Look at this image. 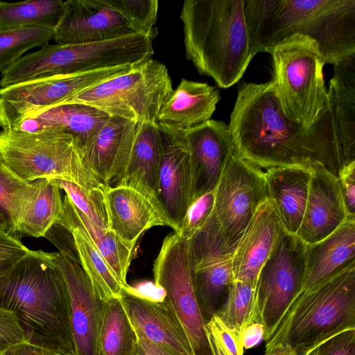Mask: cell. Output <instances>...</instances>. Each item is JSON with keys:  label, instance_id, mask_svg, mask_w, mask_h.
I'll return each mask as SVG.
<instances>
[{"label": "cell", "instance_id": "38", "mask_svg": "<svg viewBox=\"0 0 355 355\" xmlns=\"http://www.w3.org/2000/svg\"><path fill=\"white\" fill-rule=\"evenodd\" d=\"M118 12L133 27L137 33L156 34L154 26L157 21V0H103Z\"/></svg>", "mask_w": 355, "mask_h": 355}, {"label": "cell", "instance_id": "32", "mask_svg": "<svg viewBox=\"0 0 355 355\" xmlns=\"http://www.w3.org/2000/svg\"><path fill=\"white\" fill-rule=\"evenodd\" d=\"M137 343L136 331L120 298L107 301L98 329L97 355H135Z\"/></svg>", "mask_w": 355, "mask_h": 355}, {"label": "cell", "instance_id": "23", "mask_svg": "<svg viewBox=\"0 0 355 355\" xmlns=\"http://www.w3.org/2000/svg\"><path fill=\"white\" fill-rule=\"evenodd\" d=\"M137 122L110 116L108 121L83 148L86 164L107 186L122 173L129 157Z\"/></svg>", "mask_w": 355, "mask_h": 355}, {"label": "cell", "instance_id": "34", "mask_svg": "<svg viewBox=\"0 0 355 355\" xmlns=\"http://www.w3.org/2000/svg\"><path fill=\"white\" fill-rule=\"evenodd\" d=\"M35 188V181L22 180L0 158V212L8 223L10 234L17 232L19 220Z\"/></svg>", "mask_w": 355, "mask_h": 355}, {"label": "cell", "instance_id": "17", "mask_svg": "<svg viewBox=\"0 0 355 355\" xmlns=\"http://www.w3.org/2000/svg\"><path fill=\"white\" fill-rule=\"evenodd\" d=\"M134 33L133 27L103 0H67L53 40L58 44H78Z\"/></svg>", "mask_w": 355, "mask_h": 355}, {"label": "cell", "instance_id": "35", "mask_svg": "<svg viewBox=\"0 0 355 355\" xmlns=\"http://www.w3.org/2000/svg\"><path fill=\"white\" fill-rule=\"evenodd\" d=\"M255 286L234 280L225 300L214 313L228 328L239 336L248 324L254 320L259 321L257 312Z\"/></svg>", "mask_w": 355, "mask_h": 355}, {"label": "cell", "instance_id": "44", "mask_svg": "<svg viewBox=\"0 0 355 355\" xmlns=\"http://www.w3.org/2000/svg\"><path fill=\"white\" fill-rule=\"evenodd\" d=\"M337 179L348 218L355 220V161L345 165Z\"/></svg>", "mask_w": 355, "mask_h": 355}, {"label": "cell", "instance_id": "50", "mask_svg": "<svg viewBox=\"0 0 355 355\" xmlns=\"http://www.w3.org/2000/svg\"><path fill=\"white\" fill-rule=\"evenodd\" d=\"M0 231H7L9 232V225L7 220L0 212Z\"/></svg>", "mask_w": 355, "mask_h": 355}, {"label": "cell", "instance_id": "26", "mask_svg": "<svg viewBox=\"0 0 355 355\" xmlns=\"http://www.w3.org/2000/svg\"><path fill=\"white\" fill-rule=\"evenodd\" d=\"M219 101L216 87L182 78L162 105L157 123L182 130L193 128L211 119Z\"/></svg>", "mask_w": 355, "mask_h": 355}, {"label": "cell", "instance_id": "9", "mask_svg": "<svg viewBox=\"0 0 355 355\" xmlns=\"http://www.w3.org/2000/svg\"><path fill=\"white\" fill-rule=\"evenodd\" d=\"M173 91L166 66L150 58L125 73L81 92L62 104H83L110 116L137 123H157V114Z\"/></svg>", "mask_w": 355, "mask_h": 355}, {"label": "cell", "instance_id": "42", "mask_svg": "<svg viewBox=\"0 0 355 355\" xmlns=\"http://www.w3.org/2000/svg\"><path fill=\"white\" fill-rule=\"evenodd\" d=\"M26 342L13 311L0 306V353L9 347Z\"/></svg>", "mask_w": 355, "mask_h": 355}, {"label": "cell", "instance_id": "33", "mask_svg": "<svg viewBox=\"0 0 355 355\" xmlns=\"http://www.w3.org/2000/svg\"><path fill=\"white\" fill-rule=\"evenodd\" d=\"M64 7L62 0L0 1V31L29 26L55 28Z\"/></svg>", "mask_w": 355, "mask_h": 355}, {"label": "cell", "instance_id": "10", "mask_svg": "<svg viewBox=\"0 0 355 355\" xmlns=\"http://www.w3.org/2000/svg\"><path fill=\"white\" fill-rule=\"evenodd\" d=\"M153 271L154 284L164 290V297L186 331L194 355H212L193 282L190 239L175 232L166 236Z\"/></svg>", "mask_w": 355, "mask_h": 355}, {"label": "cell", "instance_id": "41", "mask_svg": "<svg viewBox=\"0 0 355 355\" xmlns=\"http://www.w3.org/2000/svg\"><path fill=\"white\" fill-rule=\"evenodd\" d=\"M206 327L218 339L228 355L243 354L244 348L241 336L228 328L216 314L212 315L207 321Z\"/></svg>", "mask_w": 355, "mask_h": 355}, {"label": "cell", "instance_id": "46", "mask_svg": "<svg viewBox=\"0 0 355 355\" xmlns=\"http://www.w3.org/2000/svg\"><path fill=\"white\" fill-rule=\"evenodd\" d=\"M0 355H64L55 351L23 342L0 353Z\"/></svg>", "mask_w": 355, "mask_h": 355}, {"label": "cell", "instance_id": "6", "mask_svg": "<svg viewBox=\"0 0 355 355\" xmlns=\"http://www.w3.org/2000/svg\"><path fill=\"white\" fill-rule=\"evenodd\" d=\"M156 34L134 33L110 40L47 44L22 56L1 75L8 87L21 83L123 65H135L153 55Z\"/></svg>", "mask_w": 355, "mask_h": 355}, {"label": "cell", "instance_id": "12", "mask_svg": "<svg viewBox=\"0 0 355 355\" xmlns=\"http://www.w3.org/2000/svg\"><path fill=\"white\" fill-rule=\"evenodd\" d=\"M268 198L264 171L234 151L215 189L211 215L230 248L234 250L257 209Z\"/></svg>", "mask_w": 355, "mask_h": 355}, {"label": "cell", "instance_id": "40", "mask_svg": "<svg viewBox=\"0 0 355 355\" xmlns=\"http://www.w3.org/2000/svg\"><path fill=\"white\" fill-rule=\"evenodd\" d=\"M31 251L10 232L0 231V278L7 275Z\"/></svg>", "mask_w": 355, "mask_h": 355}, {"label": "cell", "instance_id": "45", "mask_svg": "<svg viewBox=\"0 0 355 355\" xmlns=\"http://www.w3.org/2000/svg\"><path fill=\"white\" fill-rule=\"evenodd\" d=\"M264 327L261 322L254 320L248 324L241 332V342L244 349L253 347L263 340Z\"/></svg>", "mask_w": 355, "mask_h": 355}, {"label": "cell", "instance_id": "48", "mask_svg": "<svg viewBox=\"0 0 355 355\" xmlns=\"http://www.w3.org/2000/svg\"><path fill=\"white\" fill-rule=\"evenodd\" d=\"M311 354H300L288 346L276 345L266 348L264 355H310Z\"/></svg>", "mask_w": 355, "mask_h": 355}, {"label": "cell", "instance_id": "1", "mask_svg": "<svg viewBox=\"0 0 355 355\" xmlns=\"http://www.w3.org/2000/svg\"><path fill=\"white\" fill-rule=\"evenodd\" d=\"M327 90V105L307 127L284 114L271 81L242 83L228 125L236 153L263 171L320 166L337 177L355 161L354 65L334 64Z\"/></svg>", "mask_w": 355, "mask_h": 355}, {"label": "cell", "instance_id": "5", "mask_svg": "<svg viewBox=\"0 0 355 355\" xmlns=\"http://www.w3.org/2000/svg\"><path fill=\"white\" fill-rule=\"evenodd\" d=\"M352 329H355V261L302 291L266 341V348L283 345L300 354H311L327 340Z\"/></svg>", "mask_w": 355, "mask_h": 355}, {"label": "cell", "instance_id": "7", "mask_svg": "<svg viewBox=\"0 0 355 355\" xmlns=\"http://www.w3.org/2000/svg\"><path fill=\"white\" fill-rule=\"evenodd\" d=\"M0 158L20 179L32 182L51 178L73 182L88 191L104 190L84 159L73 136L61 132H0Z\"/></svg>", "mask_w": 355, "mask_h": 355}, {"label": "cell", "instance_id": "16", "mask_svg": "<svg viewBox=\"0 0 355 355\" xmlns=\"http://www.w3.org/2000/svg\"><path fill=\"white\" fill-rule=\"evenodd\" d=\"M60 270L70 299L71 326L76 355H97V338L106 302L95 293L76 260L62 252H46Z\"/></svg>", "mask_w": 355, "mask_h": 355}, {"label": "cell", "instance_id": "27", "mask_svg": "<svg viewBox=\"0 0 355 355\" xmlns=\"http://www.w3.org/2000/svg\"><path fill=\"white\" fill-rule=\"evenodd\" d=\"M355 261V220L347 219L331 234L306 245L302 291L308 289Z\"/></svg>", "mask_w": 355, "mask_h": 355}, {"label": "cell", "instance_id": "25", "mask_svg": "<svg viewBox=\"0 0 355 355\" xmlns=\"http://www.w3.org/2000/svg\"><path fill=\"white\" fill-rule=\"evenodd\" d=\"M109 118V114L94 107L67 103L49 108L25 119L10 128L29 132H64L77 139L83 148Z\"/></svg>", "mask_w": 355, "mask_h": 355}, {"label": "cell", "instance_id": "47", "mask_svg": "<svg viewBox=\"0 0 355 355\" xmlns=\"http://www.w3.org/2000/svg\"><path fill=\"white\" fill-rule=\"evenodd\" d=\"M137 336L135 355H171L160 346L155 344L145 337Z\"/></svg>", "mask_w": 355, "mask_h": 355}, {"label": "cell", "instance_id": "11", "mask_svg": "<svg viewBox=\"0 0 355 355\" xmlns=\"http://www.w3.org/2000/svg\"><path fill=\"white\" fill-rule=\"evenodd\" d=\"M306 245L297 235L283 230L259 271L255 286L256 306L264 327L265 341L302 291Z\"/></svg>", "mask_w": 355, "mask_h": 355}, {"label": "cell", "instance_id": "22", "mask_svg": "<svg viewBox=\"0 0 355 355\" xmlns=\"http://www.w3.org/2000/svg\"><path fill=\"white\" fill-rule=\"evenodd\" d=\"M283 230L275 205L268 198L258 207L234 250V280L256 286L259 271Z\"/></svg>", "mask_w": 355, "mask_h": 355}, {"label": "cell", "instance_id": "20", "mask_svg": "<svg viewBox=\"0 0 355 355\" xmlns=\"http://www.w3.org/2000/svg\"><path fill=\"white\" fill-rule=\"evenodd\" d=\"M104 200L110 230L131 248L148 230L172 225L159 205L138 191L122 185L108 186Z\"/></svg>", "mask_w": 355, "mask_h": 355}, {"label": "cell", "instance_id": "3", "mask_svg": "<svg viewBox=\"0 0 355 355\" xmlns=\"http://www.w3.org/2000/svg\"><path fill=\"white\" fill-rule=\"evenodd\" d=\"M0 306L14 312L26 342L76 355L67 285L45 252L31 250L0 278Z\"/></svg>", "mask_w": 355, "mask_h": 355}, {"label": "cell", "instance_id": "30", "mask_svg": "<svg viewBox=\"0 0 355 355\" xmlns=\"http://www.w3.org/2000/svg\"><path fill=\"white\" fill-rule=\"evenodd\" d=\"M64 228L71 234L78 262L96 294L105 302L120 298L124 287L87 233L78 226L67 225Z\"/></svg>", "mask_w": 355, "mask_h": 355}, {"label": "cell", "instance_id": "15", "mask_svg": "<svg viewBox=\"0 0 355 355\" xmlns=\"http://www.w3.org/2000/svg\"><path fill=\"white\" fill-rule=\"evenodd\" d=\"M157 125L162 145L157 174V200L172 229L177 232L193 200L191 156L184 130Z\"/></svg>", "mask_w": 355, "mask_h": 355}, {"label": "cell", "instance_id": "19", "mask_svg": "<svg viewBox=\"0 0 355 355\" xmlns=\"http://www.w3.org/2000/svg\"><path fill=\"white\" fill-rule=\"evenodd\" d=\"M184 132L191 160L194 200L216 189L235 148L224 121L209 119Z\"/></svg>", "mask_w": 355, "mask_h": 355}, {"label": "cell", "instance_id": "24", "mask_svg": "<svg viewBox=\"0 0 355 355\" xmlns=\"http://www.w3.org/2000/svg\"><path fill=\"white\" fill-rule=\"evenodd\" d=\"M162 150L157 123H137L127 163L111 186L132 187L160 206L157 196V184Z\"/></svg>", "mask_w": 355, "mask_h": 355}, {"label": "cell", "instance_id": "37", "mask_svg": "<svg viewBox=\"0 0 355 355\" xmlns=\"http://www.w3.org/2000/svg\"><path fill=\"white\" fill-rule=\"evenodd\" d=\"M71 203L99 227L110 230L104 190L88 191L66 180L55 179Z\"/></svg>", "mask_w": 355, "mask_h": 355}, {"label": "cell", "instance_id": "8", "mask_svg": "<svg viewBox=\"0 0 355 355\" xmlns=\"http://www.w3.org/2000/svg\"><path fill=\"white\" fill-rule=\"evenodd\" d=\"M273 60V84L281 107L289 119L313 125L329 101L325 87V62L317 42L294 34L268 49Z\"/></svg>", "mask_w": 355, "mask_h": 355}, {"label": "cell", "instance_id": "4", "mask_svg": "<svg viewBox=\"0 0 355 355\" xmlns=\"http://www.w3.org/2000/svg\"><path fill=\"white\" fill-rule=\"evenodd\" d=\"M180 19L186 57L199 73L223 89L239 82L254 57L243 0H186Z\"/></svg>", "mask_w": 355, "mask_h": 355}, {"label": "cell", "instance_id": "2", "mask_svg": "<svg viewBox=\"0 0 355 355\" xmlns=\"http://www.w3.org/2000/svg\"><path fill=\"white\" fill-rule=\"evenodd\" d=\"M254 56L294 34L315 40L325 64L355 55V0H243Z\"/></svg>", "mask_w": 355, "mask_h": 355}, {"label": "cell", "instance_id": "31", "mask_svg": "<svg viewBox=\"0 0 355 355\" xmlns=\"http://www.w3.org/2000/svg\"><path fill=\"white\" fill-rule=\"evenodd\" d=\"M34 196L24 210L17 232L35 238L46 236L58 222L63 209L61 189L55 179L35 180Z\"/></svg>", "mask_w": 355, "mask_h": 355}, {"label": "cell", "instance_id": "13", "mask_svg": "<svg viewBox=\"0 0 355 355\" xmlns=\"http://www.w3.org/2000/svg\"><path fill=\"white\" fill-rule=\"evenodd\" d=\"M134 66L43 78L1 88L0 126L2 130L10 128L25 119L64 103L84 90L127 72Z\"/></svg>", "mask_w": 355, "mask_h": 355}, {"label": "cell", "instance_id": "21", "mask_svg": "<svg viewBox=\"0 0 355 355\" xmlns=\"http://www.w3.org/2000/svg\"><path fill=\"white\" fill-rule=\"evenodd\" d=\"M310 169L306 205L297 233L307 245L324 239L349 219L337 177L322 167Z\"/></svg>", "mask_w": 355, "mask_h": 355}, {"label": "cell", "instance_id": "29", "mask_svg": "<svg viewBox=\"0 0 355 355\" xmlns=\"http://www.w3.org/2000/svg\"><path fill=\"white\" fill-rule=\"evenodd\" d=\"M56 225L63 227L75 225L82 227L98 248L113 273L124 287L132 259L133 248L123 243L112 230H103L78 209L65 196L61 216Z\"/></svg>", "mask_w": 355, "mask_h": 355}, {"label": "cell", "instance_id": "36", "mask_svg": "<svg viewBox=\"0 0 355 355\" xmlns=\"http://www.w3.org/2000/svg\"><path fill=\"white\" fill-rule=\"evenodd\" d=\"M54 28L29 26L0 31V72L3 73L27 51L43 47L53 37Z\"/></svg>", "mask_w": 355, "mask_h": 355}, {"label": "cell", "instance_id": "43", "mask_svg": "<svg viewBox=\"0 0 355 355\" xmlns=\"http://www.w3.org/2000/svg\"><path fill=\"white\" fill-rule=\"evenodd\" d=\"M310 355H355V329L331 337L317 346Z\"/></svg>", "mask_w": 355, "mask_h": 355}, {"label": "cell", "instance_id": "39", "mask_svg": "<svg viewBox=\"0 0 355 355\" xmlns=\"http://www.w3.org/2000/svg\"><path fill=\"white\" fill-rule=\"evenodd\" d=\"M214 200L215 189L195 199L188 208L176 233L185 239H191L211 216Z\"/></svg>", "mask_w": 355, "mask_h": 355}, {"label": "cell", "instance_id": "14", "mask_svg": "<svg viewBox=\"0 0 355 355\" xmlns=\"http://www.w3.org/2000/svg\"><path fill=\"white\" fill-rule=\"evenodd\" d=\"M190 244L195 289L207 322L223 304L234 280V250L226 245L211 217Z\"/></svg>", "mask_w": 355, "mask_h": 355}, {"label": "cell", "instance_id": "18", "mask_svg": "<svg viewBox=\"0 0 355 355\" xmlns=\"http://www.w3.org/2000/svg\"><path fill=\"white\" fill-rule=\"evenodd\" d=\"M120 300L136 331L171 355H194L182 324L165 297L154 300L124 288Z\"/></svg>", "mask_w": 355, "mask_h": 355}, {"label": "cell", "instance_id": "49", "mask_svg": "<svg viewBox=\"0 0 355 355\" xmlns=\"http://www.w3.org/2000/svg\"><path fill=\"white\" fill-rule=\"evenodd\" d=\"M208 337L212 355H228L218 339L209 331H208Z\"/></svg>", "mask_w": 355, "mask_h": 355}, {"label": "cell", "instance_id": "28", "mask_svg": "<svg viewBox=\"0 0 355 355\" xmlns=\"http://www.w3.org/2000/svg\"><path fill=\"white\" fill-rule=\"evenodd\" d=\"M269 198L283 229L297 235L305 210L311 169L299 166H281L264 171Z\"/></svg>", "mask_w": 355, "mask_h": 355}]
</instances>
